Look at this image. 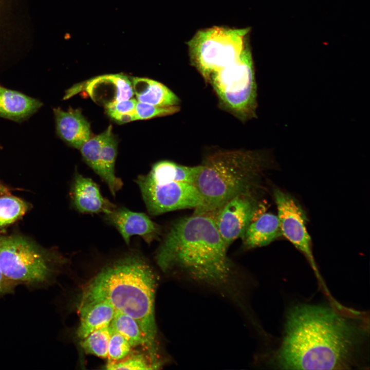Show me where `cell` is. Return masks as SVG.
I'll list each match as a JSON object with an SVG mask.
<instances>
[{
    "mask_svg": "<svg viewBox=\"0 0 370 370\" xmlns=\"http://www.w3.org/2000/svg\"><path fill=\"white\" fill-rule=\"evenodd\" d=\"M282 235L278 215L266 213L251 222L242 238L245 248L252 249L268 245Z\"/></svg>",
    "mask_w": 370,
    "mask_h": 370,
    "instance_id": "16",
    "label": "cell"
},
{
    "mask_svg": "<svg viewBox=\"0 0 370 370\" xmlns=\"http://www.w3.org/2000/svg\"><path fill=\"white\" fill-rule=\"evenodd\" d=\"M28 205L22 199L10 195H0V227L11 224L25 214Z\"/></svg>",
    "mask_w": 370,
    "mask_h": 370,
    "instance_id": "21",
    "label": "cell"
},
{
    "mask_svg": "<svg viewBox=\"0 0 370 370\" xmlns=\"http://www.w3.org/2000/svg\"><path fill=\"white\" fill-rule=\"evenodd\" d=\"M71 195L75 208L83 214L105 215L117 206L102 196L97 183L79 172L75 174Z\"/></svg>",
    "mask_w": 370,
    "mask_h": 370,
    "instance_id": "12",
    "label": "cell"
},
{
    "mask_svg": "<svg viewBox=\"0 0 370 370\" xmlns=\"http://www.w3.org/2000/svg\"><path fill=\"white\" fill-rule=\"evenodd\" d=\"M363 332L332 308L300 304L286 317L273 357L285 369H348L356 362Z\"/></svg>",
    "mask_w": 370,
    "mask_h": 370,
    "instance_id": "1",
    "label": "cell"
},
{
    "mask_svg": "<svg viewBox=\"0 0 370 370\" xmlns=\"http://www.w3.org/2000/svg\"><path fill=\"white\" fill-rule=\"evenodd\" d=\"M105 218L116 228L127 245L133 235H139L150 244L159 238L161 234V227L146 214L124 207L117 206L110 213L105 215Z\"/></svg>",
    "mask_w": 370,
    "mask_h": 370,
    "instance_id": "11",
    "label": "cell"
},
{
    "mask_svg": "<svg viewBox=\"0 0 370 370\" xmlns=\"http://www.w3.org/2000/svg\"><path fill=\"white\" fill-rule=\"evenodd\" d=\"M228 248L212 217L193 214L173 224L155 260L163 272L179 271L198 281L224 285L232 270Z\"/></svg>",
    "mask_w": 370,
    "mask_h": 370,
    "instance_id": "2",
    "label": "cell"
},
{
    "mask_svg": "<svg viewBox=\"0 0 370 370\" xmlns=\"http://www.w3.org/2000/svg\"><path fill=\"white\" fill-rule=\"evenodd\" d=\"M7 192L6 189L0 184V195H4Z\"/></svg>",
    "mask_w": 370,
    "mask_h": 370,
    "instance_id": "29",
    "label": "cell"
},
{
    "mask_svg": "<svg viewBox=\"0 0 370 370\" xmlns=\"http://www.w3.org/2000/svg\"><path fill=\"white\" fill-rule=\"evenodd\" d=\"M117 150L116 140L112 133V126L110 125L106 130V135L102 145L100 163L102 171L101 179L106 183L114 197L123 186L122 180L116 176L115 172Z\"/></svg>",
    "mask_w": 370,
    "mask_h": 370,
    "instance_id": "18",
    "label": "cell"
},
{
    "mask_svg": "<svg viewBox=\"0 0 370 370\" xmlns=\"http://www.w3.org/2000/svg\"><path fill=\"white\" fill-rule=\"evenodd\" d=\"M273 196L282 234L304 255L321 282L303 210L292 196L280 189L274 190Z\"/></svg>",
    "mask_w": 370,
    "mask_h": 370,
    "instance_id": "9",
    "label": "cell"
},
{
    "mask_svg": "<svg viewBox=\"0 0 370 370\" xmlns=\"http://www.w3.org/2000/svg\"><path fill=\"white\" fill-rule=\"evenodd\" d=\"M162 364L152 357L142 354H128L126 357L117 361H108L105 365L107 369H155Z\"/></svg>",
    "mask_w": 370,
    "mask_h": 370,
    "instance_id": "22",
    "label": "cell"
},
{
    "mask_svg": "<svg viewBox=\"0 0 370 370\" xmlns=\"http://www.w3.org/2000/svg\"><path fill=\"white\" fill-rule=\"evenodd\" d=\"M112 331L110 325L96 330L82 339L80 345L86 353L106 358Z\"/></svg>",
    "mask_w": 370,
    "mask_h": 370,
    "instance_id": "20",
    "label": "cell"
},
{
    "mask_svg": "<svg viewBox=\"0 0 370 370\" xmlns=\"http://www.w3.org/2000/svg\"><path fill=\"white\" fill-rule=\"evenodd\" d=\"M112 330L107 358L108 361H117L130 354L132 346L121 334L112 328Z\"/></svg>",
    "mask_w": 370,
    "mask_h": 370,
    "instance_id": "24",
    "label": "cell"
},
{
    "mask_svg": "<svg viewBox=\"0 0 370 370\" xmlns=\"http://www.w3.org/2000/svg\"><path fill=\"white\" fill-rule=\"evenodd\" d=\"M78 311L80 322L76 334L82 340L92 331L109 326L116 310L109 302L98 301L80 304Z\"/></svg>",
    "mask_w": 370,
    "mask_h": 370,
    "instance_id": "15",
    "label": "cell"
},
{
    "mask_svg": "<svg viewBox=\"0 0 370 370\" xmlns=\"http://www.w3.org/2000/svg\"><path fill=\"white\" fill-rule=\"evenodd\" d=\"M42 106L38 99L0 86V117L21 122L28 119Z\"/></svg>",
    "mask_w": 370,
    "mask_h": 370,
    "instance_id": "14",
    "label": "cell"
},
{
    "mask_svg": "<svg viewBox=\"0 0 370 370\" xmlns=\"http://www.w3.org/2000/svg\"><path fill=\"white\" fill-rule=\"evenodd\" d=\"M249 31L214 26L198 31L188 42L191 62L206 81L240 56Z\"/></svg>",
    "mask_w": 370,
    "mask_h": 370,
    "instance_id": "7",
    "label": "cell"
},
{
    "mask_svg": "<svg viewBox=\"0 0 370 370\" xmlns=\"http://www.w3.org/2000/svg\"><path fill=\"white\" fill-rule=\"evenodd\" d=\"M137 101L159 106H176L180 100L166 86L155 80L146 78H131Z\"/></svg>",
    "mask_w": 370,
    "mask_h": 370,
    "instance_id": "17",
    "label": "cell"
},
{
    "mask_svg": "<svg viewBox=\"0 0 370 370\" xmlns=\"http://www.w3.org/2000/svg\"><path fill=\"white\" fill-rule=\"evenodd\" d=\"M14 285L6 279L0 269V297L11 292Z\"/></svg>",
    "mask_w": 370,
    "mask_h": 370,
    "instance_id": "28",
    "label": "cell"
},
{
    "mask_svg": "<svg viewBox=\"0 0 370 370\" xmlns=\"http://www.w3.org/2000/svg\"><path fill=\"white\" fill-rule=\"evenodd\" d=\"M271 164L270 156L260 151H221L206 157L194 182L201 205L194 214L212 217L235 196L254 193L263 172Z\"/></svg>",
    "mask_w": 370,
    "mask_h": 370,
    "instance_id": "4",
    "label": "cell"
},
{
    "mask_svg": "<svg viewBox=\"0 0 370 370\" xmlns=\"http://www.w3.org/2000/svg\"><path fill=\"white\" fill-rule=\"evenodd\" d=\"M254 193L239 194L225 202L212 216L226 246L242 238L258 209Z\"/></svg>",
    "mask_w": 370,
    "mask_h": 370,
    "instance_id": "10",
    "label": "cell"
},
{
    "mask_svg": "<svg viewBox=\"0 0 370 370\" xmlns=\"http://www.w3.org/2000/svg\"><path fill=\"white\" fill-rule=\"evenodd\" d=\"M109 325L113 330L124 337L132 346H145L149 354L154 359L162 362L159 357L152 351L140 326L134 319L125 313L116 311Z\"/></svg>",
    "mask_w": 370,
    "mask_h": 370,
    "instance_id": "19",
    "label": "cell"
},
{
    "mask_svg": "<svg viewBox=\"0 0 370 370\" xmlns=\"http://www.w3.org/2000/svg\"><path fill=\"white\" fill-rule=\"evenodd\" d=\"M222 105L240 119L255 116L256 85L253 59L248 44L240 56L208 79Z\"/></svg>",
    "mask_w": 370,
    "mask_h": 370,
    "instance_id": "6",
    "label": "cell"
},
{
    "mask_svg": "<svg viewBox=\"0 0 370 370\" xmlns=\"http://www.w3.org/2000/svg\"><path fill=\"white\" fill-rule=\"evenodd\" d=\"M48 255L20 236H0V269L13 283L38 285L48 283L56 269Z\"/></svg>",
    "mask_w": 370,
    "mask_h": 370,
    "instance_id": "8",
    "label": "cell"
},
{
    "mask_svg": "<svg viewBox=\"0 0 370 370\" xmlns=\"http://www.w3.org/2000/svg\"><path fill=\"white\" fill-rule=\"evenodd\" d=\"M200 165L188 166L169 160L155 163L146 175L137 177L147 211L152 215L199 207L200 196L194 183Z\"/></svg>",
    "mask_w": 370,
    "mask_h": 370,
    "instance_id": "5",
    "label": "cell"
},
{
    "mask_svg": "<svg viewBox=\"0 0 370 370\" xmlns=\"http://www.w3.org/2000/svg\"><path fill=\"white\" fill-rule=\"evenodd\" d=\"M113 120L118 123H125L138 120L135 112L130 113H106Z\"/></svg>",
    "mask_w": 370,
    "mask_h": 370,
    "instance_id": "27",
    "label": "cell"
},
{
    "mask_svg": "<svg viewBox=\"0 0 370 370\" xmlns=\"http://www.w3.org/2000/svg\"><path fill=\"white\" fill-rule=\"evenodd\" d=\"M106 130L99 135L90 138L80 148L86 163L101 178L102 171L100 163V153Z\"/></svg>",
    "mask_w": 370,
    "mask_h": 370,
    "instance_id": "23",
    "label": "cell"
},
{
    "mask_svg": "<svg viewBox=\"0 0 370 370\" xmlns=\"http://www.w3.org/2000/svg\"><path fill=\"white\" fill-rule=\"evenodd\" d=\"M137 102L135 99H130L119 101L109 102L105 104L106 113H130L135 112Z\"/></svg>",
    "mask_w": 370,
    "mask_h": 370,
    "instance_id": "26",
    "label": "cell"
},
{
    "mask_svg": "<svg viewBox=\"0 0 370 370\" xmlns=\"http://www.w3.org/2000/svg\"><path fill=\"white\" fill-rule=\"evenodd\" d=\"M58 136L69 145L80 149L91 135L89 123L78 109H53Z\"/></svg>",
    "mask_w": 370,
    "mask_h": 370,
    "instance_id": "13",
    "label": "cell"
},
{
    "mask_svg": "<svg viewBox=\"0 0 370 370\" xmlns=\"http://www.w3.org/2000/svg\"><path fill=\"white\" fill-rule=\"evenodd\" d=\"M179 110L180 107L178 105L159 106L137 101L135 113L138 120H143L172 115Z\"/></svg>",
    "mask_w": 370,
    "mask_h": 370,
    "instance_id": "25",
    "label": "cell"
},
{
    "mask_svg": "<svg viewBox=\"0 0 370 370\" xmlns=\"http://www.w3.org/2000/svg\"><path fill=\"white\" fill-rule=\"evenodd\" d=\"M156 279L149 264L131 254L103 268L83 290L80 304L105 301L134 319L153 353L158 356L155 318Z\"/></svg>",
    "mask_w": 370,
    "mask_h": 370,
    "instance_id": "3",
    "label": "cell"
}]
</instances>
